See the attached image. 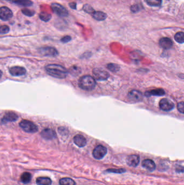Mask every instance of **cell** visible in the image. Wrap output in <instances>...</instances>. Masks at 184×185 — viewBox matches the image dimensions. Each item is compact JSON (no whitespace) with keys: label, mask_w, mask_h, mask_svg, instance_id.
<instances>
[{"label":"cell","mask_w":184,"mask_h":185,"mask_svg":"<svg viewBox=\"0 0 184 185\" xmlns=\"http://www.w3.org/2000/svg\"><path fill=\"white\" fill-rule=\"evenodd\" d=\"M51 180L47 177H40L36 179V183L38 185H51Z\"/></svg>","instance_id":"20"},{"label":"cell","mask_w":184,"mask_h":185,"mask_svg":"<svg viewBox=\"0 0 184 185\" xmlns=\"http://www.w3.org/2000/svg\"><path fill=\"white\" fill-rule=\"evenodd\" d=\"M165 94V92L163 89H156V90H152L150 91L146 92L145 95L147 96H150L151 95L154 96H163Z\"/></svg>","instance_id":"18"},{"label":"cell","mask_w":184,"mask_h":185,"mask_svg":"<svg viewBox=\"0 0 184 185\" xmlns=\"http://www.w3.org/2000/svg\"><path fill=\"white\" fill-rule=\"evenodd\" d=\"M107 68L109 71H111L112 72H117L120 69V67L119 65L115 63H109L107 65Z\"/></svg>","instance_id":"28"},{"label":"cell","mask_w":184,"mask_h":185,"mask_svg":"<svg viewBox=\"0 0 184 185\" xmlns=\"http://www.w3.org/2000/svg\"><path fill=\"white\" fill-rule=\"evenodd\" d=\"M51 7L54 12L59 17H67L69 15L68 11H67V9L60 4L54 3L51 4Z\"/></svg>","instance_id":"5"},{"label":"cell","mask_w":184,"mask_h":185,"mask_svg":"<svg viewBox=\"0 0 184 185\" xmlns=\"http://www.w3.org/2000/svg\"><path fill=\"white\" fill-rule=\"evenodd\" d=\"M39 17H40V19L42 21L46 22L50 21L51 19V15L49 13H46V12H42V13H40Z\"/></svg>","instance_id":"25"},{"label":"cell","mask_w":184,"mask_h":185,"mask_svg":"<svg viewBox=\"0 0 184 185\" xmlns=\"http://www.w3.org/2000/svg\"><path fill=\"white\" fill-rule=\"evenodd\" d=\"M174 39L179 44H183L184 42V33L182 31L178 32L174 36Z\"/></svg>","instance_id":"26"},{"label":"cell","mask_w":184,"mask_h":185,"mask_svg":"<svg viewBox=\"0 0 184 185\" xmlns=\"http://www.w3.org/2000/svg\"><path fill=\"white\" fill-rule=\"evenodd\" d=\"M73 142L77 146L79 147H83L86 145L87 142L85 137L80 134L76 135L75 136L73 137Z\"/></svg>","instance_id":"15"},{"label":"cell","mask_w":184,"mask_h":185,"mask_svg":"<svg viewBox=\"0 0 184 185\" xmlns=\"http://www.w3.org/2000/svg\"><path fill=\"white\" fill-rule=\"evenodd\" d=\"M71 40V38L70 36H64L63 38H62L61 39V42H63V43H68V42H69V41H70Z\"/></svg>","instance_id":"34"},{"label":"cell","mask_w":184,"mask_h":185,"mask_svg":"<svg viewBox=\"0 0 184 185\" xmlns=\"http://www.w3.org/2000/svg\"><path fill=\"white\" fill-rule=\"evenodd\" d=\"M93 75L94 79L98 81H105L109 76V73L100 68H96L93 70Z\"/></svg>","instance_id":"4"},{"label":"cell","mask_w":184,"mask_h":185,"mask_svg":"<svg viewBox=\"0 0 184 185\" xmlns=\"http://www.w3.org/2000/svg\"><path fill=\"white\" fill-rule=\"evenodd\" d=\"M107 153V148L102 145H99L94 150L92 154L94 158L100 160L103 158Z\"/></svg>","instance_id":"6"},{"label":"cell","mask_w":184,"mask_h":185,"mask_svg":"<svg viewBox=\"0 0 184 185\" xmlns=\"http://www.w3.org/2000/svg\"><path fill=\"white\" fill-rule=\"evenodd\" d=\"M20 126L24 131L27 133H34L38 131V127L31 121L23 120L20 123Z\"/></svg>","instance_id":"3"},{"label":"cell","mask_w":184,"mask_h":185,"mask_svg":"<svg viewBox=\"0 0 184 185\" xmlns=\"http://www.w3.org/2000/svg\"><path fill=\"white\" fill-rule=\"evenodd\" d=\"M42 137L46 140H52L56 137V134L55 132L50 128L44 129L41 132Z\"/></svg>","instance_id":"12"},{"label":"cell","mask_w":184,"mask_h":185,"mask_svg":"<svg viewBox=\"0 0 184 185\" xmlns=\"http://www.w3.org/2000/svg\"><path fill=\"white\" fill-rule=\"evenodd\" d=\"M96 85V82L94 77L90 75H85L80 78L78 81V86L82 90H94Z\"/></svg>","instance_id":"2"},{"label":"cell","mask_w":184,"mask_h":185,"mask_svg":"<svg viewBox=\"0 0 184 185\" xmlns=\"http://www.w3.org/2000/svg\"><path fill=\"white\" fill-rule=\"evenodd\" d=\"M14 3L21 6L30 7L33 5V2L30 0H16Z\"/></svg>","instance_id":"24"},{"label":"cell","mask_w":184,"mask_h":185,"mask_svg":"<svg viewBox=\"0 0 184 185\" xmlns=\"http://www.w3.org/2000/svg\"><path fill=\"white\" fill-rule=\"evenodd\" d=\"M46 73L52 77L57 79H64L67 77L68 71L61 65L50 64L46 67Z\"/></svg>","instance_id":"1"},{"label":"cell","mask_w":184,"mask_h":185,"mask_svg":"<svg viewBox=\"0 0 184 185\" xmlns=\"http://www.w3.org/2000/svg\"><path fill=\"white\" fill-rule=\"evenodd\" d=\"M9 27L8 25H3L0 27V34H5L9 31Z\"/></svg>","instance_id":"32"},{"label":"cell","mask_w":184,"mask_h":185,"mask_svg":"<svg viewBox=\"0 0 184 185\" xmlns=\"http://www.w3.org/2000/svg\"><path fill=\"white\" fill-rule=\"evenodd\" d=\"M2 74H3V73H2V71L0 70V79L2 77Z\"/></svg>","instance_id":"37"},{"label":"cell","mask_w":184,"mask_h":185,"mask_svg":"<svg viewBox=\"0 0 184 185\" xmlns=\"http://www.w3.org/2000/svg\"><path fill=\"white\" fill-rule=\"evenodd\" d=\"M159 44L164 49H169L173 46V42L169 38H161L159 41Z\"/></svg>","instance_id":"16"},{"label":"cell","mask_w":184,"mask_h":185,"mask_svg":"<svg viewBox=\"0 0 184 185\" xmlns=\"http://www.w3.org/2000/svg\"><path fill=\"white\" fill-rule=\"evenodd\" d=\"M148 5L151 7H159L162 3V0H146Z\"/></svg>","instance_id":"27"},{"label":"cell","mask_w":184,"mask_h":185,"mask_svg":"<svg viewBox=\"0 0 184 185\" xmlns=\"http://www.w3.org/2000/svg\"><path fill=\"white\" fill-rule=\"evenodd\" d=\"M60 185H75V182L71 178H64L59 180Z\"/></svg>","instance_id":"23"},{"label":"cell","mask_w":184,"mask_h":185,"mask_svg":"<svg viewBox=\"0 0 184 185\" xmlns=\"http://www.w3.org/2000/svg\"><path fill=\"white\" fill-rule=\"evenodd\" d=\"M177 108H178V110L181 113L184 114V103L183 101L178 103V105H177Z\"/></svg>","instance_id":"33"},{"label":"cell","mask_w":184,"mask_h":185,"mask_svg":"<svg viewBox=\"0 0 184 185\" xmlns=\"http://www.w3.org/2000/svg\"><path fill=\"white\" fill-rule=\"evenodd\" d=\"M140 162V158L139 156L137 155H131L129 156L126 160L127 164L131 167L137 166L139 163Z\"/></svg>","instance_id":"14"},{"label":"cell","mask_w":184,"mask_h":185,"mask_svg":"<svg viewBox=\"0 0 184 185\" xmlns=\"http://www.w3.org/2000/svg\"><path fill=\"white\" fill-rule=\"evenodd\" d=\"M26 72V69L22 67L14 66L9 68V73L14 76H20L25 75Z\"/></svg>","instance_id":"11"},{"label":"cell","mask_w":184,"mask_h":185,"mask_svg":"<svg viewBox=\"0 0 184 185\" xmlns=\"http://www.w3.org/2000/svg\"><path fill=\"white\" fill-rule=\"evenodd\" d=\"M32 175L28 172H24L21 176V181L24 183H28L31 181Z\"/></svg>","instance_id":"22"},{"label":"cell","mask_w":184,"mask_h":185,"mask_svg":"<svg viewBox=\"0 0 184 185\" xmlns=\"http://www.w3.org/2000/svg\"><path fill=\"white\" fill-rule=\"evenodd\" d=\"M142 166L148 171H153L156 169V164L154 161L150 159H146L142 162Z\"/></svg>","instance_id":"17"},{"label":"cell","mask_w":184,"mask_h":185,"mask_svg":"<svg viewBox=\"0 0 184 185\" xmlns=\"http://www.w3.org/2000/svg\"><path fill=\"white\" fill-rule=\"evenodd\" d=\"M129 100L133 102H140L143 99L142 93L137 90H132L128 95Z\"/></svg>","instance_id":"8"},{"label":"cell","mask_w":184,"mask_h":185,"mask_svg":"<svg viewBox=\"0 0 184 185\" xmlns=\"http://www.w3.org/2000/svg\"><path fill=\"white\" fill-rule=\"evenodd\" d=\"M18 115L13 112H9L6 113L2 118V123H7L8 122H14L18 119Z\"/></svg>","instance_id":"13"},{"label":"cell","mask_w":184,"mask_h":185,"mask_svg":"<svg viewBox=\"0 0 184 185\" xmlns=\"http://www.w3.org/2000/svg\"><path fill=\"white\" fill-rule=\"evenodd\" d=\"M92 16L97 21H103L107 18V15L102 12H95L92 13Z\"/></svg>","instance_id":"19"},{"label":"cell","mask_w":184,"mask_h":185,"mask_svg":"<svg viewBox=\"0 0 184 185\" xmlns=\"http://www.w3.org/2000/svg\"><path fill=\"white\" fill-rule=\"evenodd\" d=\"M69 6L71 8L73 9H76V4L75 3H74V2L70 3L69 4Z\"/></svg>","instance_id":"36"},{"label":"cell","mask_w":184,"mask_h":185,"mask_svg":"<svg viewBox=\"0 0 184 185\" xmlns=\"http://www.w3.org/2000/svg\"><path fill=\"white\" fill-rule=\"evenodd\" d=\"M13 16V12L7 7H1L0 8V19L3 21L9 20Z\"/></svg>","instance_id":"9"},{"label":"cell","mask_w":184,"mask_h":185,"mask_svg":"<svg viewBox=\"0 0 184 185\" xmlns=\"http://www.w3.org/2000/svg\"><path fill=\"white\" fill-rule=\"evenodd\" d=\"M159 107L161 110L165 112H169L174 108V104L171 100L166 98H164L159 102Z\"/></svg>","instance_id":"10"},{"label":"cell","mask_w":184,"mask_h":185,"mask_svg":"<svg viewBox=\"0 0 184 185\" xmlns=\"http://www.w3.org/2000/svg\"><path fill=\"white\" fill-rule=\"evenodd\" d=\"M38 52L44 56H56L59 52L56 48L51 47H44L38 49Z\"/></svg>","instance_id":"7"},{"label":"cell","mask_w":184,"mask_h":185,"mask_svg":"<svg viewBox=\"0 0 184 185\" xmlns=\"http://www.w3.org/2000/svg\"><path fill=\"white\" fill-rule=\"evenodd\" d=\"M131 11L133 12H138L139 10V8L138 7L137 5H134L133 6L131 7Z\"/></svg>","instance_id":"35"},{"label":"cell","mask_w":184,"mask_h":185,"mask_svg":"<svg viewBox=\"0 0 184 185\" xmlns=\"http://www.w3.org/2000/svg\"><path fill=\"white\" fill-rule=\"evenodd\" d=\"M83 10L86 13L91 14L94 12V9L92 8V7L90 6V5H89V4H85L84 6Z\"/></svg>","instance_id":"31"},{"label":"cell","mask_w":184,"mask_h":185,"mask_svg":"<svg viewBox=\"0 0 184 185\" xmlns=\"http://www.w3.org/2000/svg\"><path fill=\"white\" fill-rule=\"evenodd\" d=\"M58 131H59V134L62 135V136H66V135H68V134H69L68 129L64 127H59Z\"/></svg>","instance_id":"30"},{"label":"cell","mask_w":184,"mask_h":185,"mask_svg":"<svg viewBox=\"0 0 184 185\" xmlns=\"http://www.w3.org/2000/svg\"><path fill=\"white\" fill-rule=\"evenodd\" d=\"M22 13L27 16L32 17L35 15V12L29 9L24 8L22 10Z\"/></svg>","instance_id":"29"},{"label":"cell","mask_w":184,"mask_h":185,"mask_svg":"<svg viewBox=\"0 0 184 185\" xmlns=\"http://www.w3.org/2000/svg\"><path fill=\"white\" fill-rule=\"evenodd\" d=\"M69 73L73 76H78L81 73V69L77 66H72L69 69Z\"/></svg>","instance_id":"21"}]
</instances>
